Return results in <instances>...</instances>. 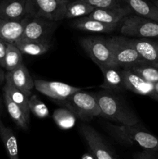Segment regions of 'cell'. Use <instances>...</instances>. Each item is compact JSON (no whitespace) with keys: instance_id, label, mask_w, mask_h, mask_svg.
Wrapping results in <instances>:
<instances>
[{"instance_id":"31","label":"cell","mask_w":158,"mask_h":159,"mask_svg":"<svg viewBox=\"0 0 158 159\" xmlns=\"http://www.w3.org/2000/svg\"><path fill=\"white\" fill-rule=\"evenodd\" d=\"M9 43L0 39V67L4 68L5 66V57H6V50Z\"/></svg>"},{"instance_id":"36","label":"cell","mask_w":158,"mask_h":159,"mask_svg":"<svg viewBox=\"0 0 158 159\" xmlns=\"http://www.w3.org/2000/svg\"><path fill=\"white\" fill-rule=\"evenodd\" d=\"M150 65H151L152 66L155 67V68H156L158 69V61H154V62H148Z\"/></svg>"},{"instance_id":"26","label":"cell","mask_w":158,"mask_h":159,"mask_svg":"<svg viewBox=\"0 0 158 159\" xmlns=\"http://www.w3.org/2000/svg\"><path fill=\"white\" fill-rule=\"evenodd\" d=\"M53 119L57 127L62 130H69L75 125V115L67 108L56 110L53 113Z\"/></svg>"},{"instance_id":"38","label":"cell","mask_w":158,"mask_h":159,"mask_svg":"<svg viewBox=\"0 0 158 159\" xmlns=\"http://www.w3.org/2000/svg\"><path fill=\"white\" fill-rule=\"evenodd\" d=\"M1 107H2V102H1V99H0V113H1Z\"/></svg>"},{"instance_id":"3","label":"cell","mask_w":158,"mask_h":159,"mask_svg":"<svg viewBox=\"0 0 158 159\" xmlns=\"http://www.w3.org/2000/svg\"><path fill=\"white\" fill-rule=\"evenodd\" d=\"M107 42L112 51L113 61L119 68L129 69L135 65L147 62L132 46L128 38L116 36L107 39Z\"/></svg>"},{"instance_id":"35","label":"cell","mask_w":158,"mask_h":159,"mask_svg":"<svg viewBox=\"0 0 158 159\" xmlns=\"http://www.w3.org/2000/svg\"><path fill=\"white\" fill-rule=\"evenodd\" d=\"M55 1L58 2L60 3H64V4H67V3L70 2L71 1H74V0H55Z\"/></svg>"},{"instance_id":"13","label":"cell","mask_w":158,"mask_h":159,"mask_svg":"<svg viewBox=\"0 0 158 159\" xmlns=\"http://www.w3.org/2000/svg\"><path fill=\"white\" fill-rule=\"evenodd\" d=\"M30 16L25 17L20 21H9L0 19V39L11 44H14L22 38L26 23Z\"/></svg>"},{"instance_id":"32","label":"cell","mask_w":158,"mask_h":159,"mask_svg":"<svg viewBox=\"0 0 158 159\" xmlns=\"http://www.w3.org/2000/svg\"><path fill=\"white\" fill-rule=\"evenodd\" d=\"M6 81V73L0 68V85Z\"/></svg>"},{"instance_id":"14","label":"cell","mask_w":158,"mask_h":159,"mask_svg":"<svg viewBox=\"0 0 158 159\" xmlns=\"http://www.w3.org/2000/svg\"><path fill=\"white\" fill-rule=\"evenodd\" d=\"M131 11L127 6L109 9H95L87 16L107 24L119 25L125 17L129 15Z\"/></svg>"},{"instance_id":"8","label":"cell","mask_w":158,"mask_h":159,"mask_svg":"<svg viewBox=\"0 0 158 159\" xmlns=\"http://www.w3.org/2000/svg\"><path fill=\"white\" fill-rule=\"evenodd\" d=\"M57 27L56 22L38 17H30L21 39L50 41Z\"/></svg>"},{"instance_id":"11","label":"cell","mask_w":158,"mask_h":159,"mask_svg":"<svg viewBox=\"0 0 158 159\" xmlns=\"http://www.w3.org/2000/svg\"><path fill=\"white\" fill-rule=\"evenodd\" d=\"M123 79L124 87L136 94L149 96L156 100V93L154 90V84L147 82L137 75L132 72L130 70L122 69L121 71Z\"/></svg>"},{"instance_id":"5","label":"cell","mask_w":158,"mask_h":159,"mask_svg":"<svg viewBox=\"0 0 158 159\" xmlns=\"http://www.w3.org/2000/svg\"><path fill=\"white\" fill-rule=\"evenodd\" d=\"M120 31L124 35L139 39L158 38V23L139 16H127L122 21Z\"/></svg>"},{"instance_id":"28","label":"cell","mask_w":158,"mask_h":159,"mask_svg":"<svg viewBox=\"0 0 158 159\" xmlns=\"http://www.w3.org/2000/svg\"><path fill=\"white\" fill-rule=\"evenodd\" d=\"M29 111L38 118H46L49 116V110L46 106L35 95L29 98Z\"/></svg>"},{"instance_id":"12","label":"cell","mask_w":158,"mask_h":159,"mask_svg":"<svg viewBox=\"0 0 158 159\" xmlns=\"http://www.w3.org/2000/svg\"><path fill=\"white\" fill-rule=\"evenodd\" d=\"M6 80L9 81L15 88L23 92L27 97L31 96V90L34 87V81L24 64L6 73Z\"/></svg>"},{"instance_id":"25","label":"cell","mask_w":158,"mask_h":159,"mask_svg":"<svg viewBox=\"0 0 158 159\" xmlns=\"http://www.w3.org/2000/svg\"><path fill=\"white\" fill-rule=\"evenodd\" d=\"M128 70H130L147 82L152 84L158 83V69L148 62L135 65L130 67Z\"/></svg>"},{"instance_id":"17","label":"cell","mask_w":158,"mask_h":159,"mask_svg":"<svg viewBox=\"0 0 158 159\" xmlns=\"http://www.w3.org/2000/svg\"><path fill=\"white\" fill-rule=\"evenodd\" d=\"M104 77L101 87L108 91H122L125 89L122 73L119 68L111 66H99Z\"/></svg>"},{"instance_id":"39","label":"cell","mask_w":158,"mask_h":159,"mask_svg":"<svg viewBox=\"0 0 158 159\" xmlns=\"http://www.w3.org/2000/svg\"><path fill=\"white\" fill-rule=\"evenodd\" d=\"M0 1H1V0H0Z\"/></svg>"},{"instance_id":"9","label":"cell","mask_w":158,"mask_h":159,"mask_svg":"<svg viewBox=\"0 0 158 159\" xmlns=\"http://www.w3.org/2000/svg\"><path fill=\"white\" fill-rule=\"evenodd\" d=\"M34 87L42 94L57 101L64 100L71 95L81 91L78 87L73 86L63 82H50L41 79L34 81Z\"/></svg>"},{"instance_id":"15","label":"cell","mask_w":158,"mask_h":159,"mask_svg":"<svg viewBox=\"0 0 158 159\" xmlns=\"http://www.w3.org/2000/svg\"><path fill=\"white\" fill-rule=\"evenodd\" d=\"M28 16L26 0H1L0 19L9 21H20Z\"/></svg>"},{"instance_id":"33","label":"cell","mask_w":158,"mask_h":159,"mask_svg":"<svg viewBox=\"0 0 158 159\" xmlns=\"http://www.w3.org/2000/svg\"><path fill=\"white\" fill-rule=\"evenodd\" d=\"M81 159H96V158H94V156L92 155V154L86 153L85 154V155H83Z\"/></svg>"},{"instance_id":"34","label":"cell","mask_w":158,"mask_h":159,"mask_svg":"<svg viewBox=\"0 0 158 159\" xmlns=\"http://www.w3.org/2000/svg\"><path fill=\"white\" fill-rule=\"evenodd\" d=\"M154 90H155V93H156V96H157L156 101H158V83L154 84Z\"/></svg>"},{"instance_id":"37","label":"cell","mask_w":158,"mask_h":159,"mask_svg":"<svg viewBox=\"0 0 158 159\" xmlns=\"http://www.w3.org/2000/svg\"><path fill=\"white\" fill-rule=\"evenodd\" d=\"M153 3L158 8V0H154V1L153 2Z\"/></svg>"},{"instance_id":"10","label":"cell","mask_w":158,"mask_h":159,"mask_svg":"<svg viewBox=\"0 0 158 159\" xmlns=\"http://www.w3.org/2000/svg\"><path fill=\"white\" fill-rule=\"evenodd\" d=\"M81 133L96 159H116L101 135L93 127L83 124Z\"/></svg>"},{"instance_id":"2","label":"cell","mask_w":158,"mask_h":159,"mask_svg":"<svg viewBox=\"0 0 158 159\" xmlns=\"http://www.w3.org/2000/svg\"><path fill=\"white\" fill-rule=\"evenodd\" d=\"M106 128L113 138L128 145L137 144L146 151L158 152V137L136 126L107 124Z\"/></svg>"},{"instance_id":"22","label":"cell","mask_w":158,"mask_h":159,"mask_svg":"<svg viewBox=\"0 0 158 159\" xmlns=\"http://www.w3.org/2000/svg\"><path fill=\"white\" fill-rule=\"evenodd\" d=\"M3 99H4L5 105H6L8 113L12 118V120L20 128L25 130H27L29 119H28L23 110L15 102H12V99L5 93H3Z\"/></svg>"},{"instance_id":"30","label":"cell","mask_w":158,"mask_h":159,"mask_svg":"<svg viewBox=\"0 0 158 159\" xmlns=\"http://www.w3.org/2000/svg\"><path fill=\"white\" fill-rule=\"evenodd\" d=\"M135 159H158V154L156 152L146 151L139 152L134 155Z\"/></svg>"},{"instance_id":"29","label":"cell","mask_w":158,"mask_h":159,"mask_svg":"<svg viewBox=\"0 0 158 159\" xmlns=\"http://www.w3.org/2000/svg\"><path fill=\"white\" fill-rule=\"evenodd\" d=\"M95 9H109L122 6L121 0H83Z\"/></svg>"},{"instance_id":"18","label":"cell","mask_w":158,"mask_h":159,"mask_svg":"<svg viewBox=\"0 0 158 159\" xmlns=\"http://www.w3.org/2000/svg\"><path fill=\"white\" fill-rule=\"evenodd\" d=\"M23 54L30 56H40L47 52L50 48V41L33 40L20 39L14 43Z\"/></svg>"},{"instance_id":"27","label":"cell","mask_w":158,"mask_h":159,"mask_svg":"<svg viewBox=\"0 0 158 159\" xmlns=\"http://www.w3.org/2000/svg\"><path fill=\"white\" fill-rule=\"evenodd\" d=\"M23 64V54L14 44L9 43L5 57L4 68L7 71H13Z\"/></svg>"},{"instance_id":"24","label":"cell","mask_w":158,"mask_h":159,"mask_svg":"<svg viewBox=\"0 0 158 159\" xmlns=\"http://www.w3.org/2000/svg\"><path fill=\"white\" fill-rule=\"evenodd\" d=\"M95 8L83 0H74L66 5L64 19L81 18L87 16Z\"/></svg>"},{"instance_id":"19","label":"cell","mask_w":158,"mask_h":159,"mask_svg":"<svg viewBox=\"0 0 158 159\" xmlns=\"http://www.w3.org/2000/svg\"><path fill=\"white\" fill-rule=\"evenodd\" d=\"M72 25L74 28L79 30L94 33H111L118 26L116 24H107L88 16L77 19Z\"/></svg>"},{"instance_id":"21","label":"cell","mask_w":158,"mask_h":159,"mask_svg":"<svg viewBox=\"0 0 158 159\" xmlns=\"http://www.w3.org/2000/svg\"><path fill=\"white\" fill-rule=\"evenodd\" d=\"M0 138L4 144L9 159H20L19 158L18 143L15 135L11 128L6 127L0 120Z\"/></svg>"},{"instance_id":"23","label":"cell","mask_w":158,"mask_h":159,"mask_svg":"<svg viewBox=\"0 0 158 159\" xmlns=\"http://www.w3.org/2000/svg\"><path fill=\"white\" fill-rule=\"evenodd\" d=\"M3 93H6L12 102L18 105L25 113L28 119H29V97L26 96L23 92L15 88L9 81L6 80Z\"/></svg>"},{"instance_id":"4","label":"cell","mask_w":158,"mask_h":159,"mask_svg":"<svg viewBox=\"0 0 158 159\" xmlns=\"http://www.w3.org/2000/svg\"><path fill=\"white\" fill-rule=\"evenodd\" d=\"M72 112L76 117L83 120H89L101 116V110L94 94L79 91L66 99L57 101Z\"/></svg>"},{"instance_id":"6","label":"cell","mask_w":158,"mask_h":159,"mask_svg":"<svg viewBox=\"0 0 158 159\" xmlns=\"http://www.w3.org/2000/svg\"><path fill=\"white\" fill-rule=\"evenodd\" d=\"M67 4L55 0H26V11L30 17L57 22L64 19Z\"/></svg>"},{"instance_id":"1","label":"cell","mask_w":158,"mask_h":159,"mask_svg":"<svg viewBox=\"0 0 158 159\" xmlns=\"http://www.w3.org/2000/svg\"><path fill=\"white\" fill-rule=\"evenodd\" d=\"M101 110V116L122 126H136L139 123L138 116L111 91L94 93Z\"/></svg>"},{"instance_id":"20","label":"cell","mask_w":158,"mask_h":159,"mask_svg":"<svg viewBox=\"0 0 158 159\" xmlns=\"http://www.w3.org/2000/svg\"><path fill=\"white\" fill-rule=\"evenodd\" d=\"M132 11L137 16L158 23V8L153 3L146 0H123Z\"/></svg>"},{"instance_id":"7","label":"cell","mask_w":158,"mask_h":159,"mask_svg":"<svg viewBox=\"0 0 158 159\" xmlns=\"http://www.w3.org/2000/svg\"><path fill=\"white\" fill-rule=\"evenodd\" d=\"M81 45L90 58L98 66L116 67L107 40L98 37H84L80 40Z\"/></svg>"},{"instance_id":"16","label":"cell","mask_w":158,"mask_h":159,"mask_svg":"<svg viewBox=\"0 0 158 159\" xmlns=\"http://www.w3.org/2000/svg\"><path fill=\"white\" fill-rule=\"evenodd\" d=\"M132 46L147 62L158 61V40L129 39Z\"/></svg>"}]
</instances>
